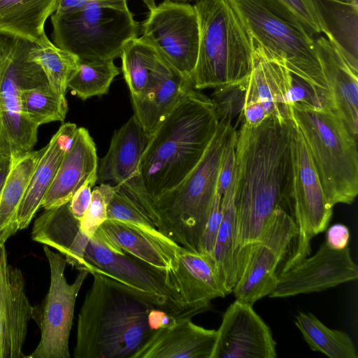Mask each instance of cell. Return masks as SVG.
I'll return each instance as SVG.
<instances>
[{"label":"cell","instance_id":"d590c367","mask_svg":"<svg viewBox=\"0 0 358 358\" xmlns=\"http://www.w3.org/2000/svg\"><path fill=\"white\" fill-rule=\"evenodd\" d=\"M120 69L113 60L80 59L78 68L68 83V88L82 100L108 93Z\"/></svg>","mask_w":358,"mask_h":358},{"label":"cell","instance_id":"bcb514c9","mask_svg":"<svg viewBox=\"0 0 358 358\" xmlns=\"http://www.w3.org/2000/svg\"><path fill=\"white\" fill-rule=\"evenodd\" d=\"M349 239L348 227L343 224H335L328 229L325 243L332 249L342 250L348 246Z\"/></svg>","mask_w":358,"mask_h":358},{"label":"cell","instance_id":"7dc6e473","mask_svg":"<svg viewBox=\"0 0 358 358\" xmlns=\"http://www.w3.org/2000/svg\"><path fill=\"white\" fill-rule=\"evenodd\" d=\"M100 0H59L55 13H64Z\"/></svg>","mask_w":358,"mask_h":358},{"label":"cell","instance_id":"5bb4252c","mask_svg":"<svg viewBox=\"0 0 358 358\" xmlns=\"http://www.w3.org/2000/svg\"><path fill=\"white\" fill-rule=\"evenodd\" d=\"M296 234L293 217L282 207L277 208L251 248L232 291L236 299L253 304L269 295L277 282V268L289 251Z\"/></svg>","mask_w":358,"mask_h":358},{"label":"cell","instance_id":"f6af8a7d","mask_svg":"<svg viewBox=\"0 0 358 358\" xmlns=\"http://www.w3.org/2000/svg\"><path fill=\"white\" fill-rule=\"evenodd\" d=\"M178 320L173 315L157 308H150L147 316L148 325L152 331L172 327Z\"/></svg>","mask_w":358,"mask_h":358},{"label":"cell","instance_id":"f5cc1de1","mask_svg":"<svg viewBox=\"0 0 358 358\" xmlns=\"http://www.w3.org/2000/svg\"><path fill=\"white\" fill-rule=\"evenodd\" d=\"M179 1H189V0H179Z\"/></svg>","mask_w":358,"mask_h":358},{"label":"cell","instance_id":"83f0119b","mask_svg":"<svg viewBox=\"0 0 358 358\" xmlns=\"http://www.w3.org/2000/svg\"><path fill=\"white\" fill-rule=\"evenodd\" d=\"M222 221L213 250V261L228 294L233 291L243 271L236 250L235 171L231 184L222 196Z\"/></svg>","mask_w":358,"mask_h":358},{"label":"cell","instance_id":"277c9868","mask_svg":"<svg viewBox=\"0 0 358 358\" xmlns=\"http://www.w3.org/2000/svg\"><path fill=\"white\" fill-rule=\"evenodd\" d=\"M199 43L195 90L242 82L253 66V38L232 0H196Z\"/></svg>","mask_w":358,"mask_h":358},{"label":"cell","instance_id":"8992f818","mask_svg":"<svg viewBox=\"0 0 358 358\" xmlns=\"http://www.w3.org/2000/svg\"><path fill=\"white\" fill-rule=\"evenodd\" d=\"M329 204H350L358 194L357 140L329 108L290 106Z\"/></svg>","mask_w":358,"mask_h":358},{"label":"cell","instance_id":"9c48e42d","mask_svg":"<svg viewBox=\"0 0 358 358\" xmlns=\"http://www.w3.org/2000/svg\"><path fill=\"white\" fill-rule=\"evenodd\" d=\"M34 42L0 33V152L16 159L32 151L38 126L21 108V94L48 84L30 57Z\"/></svg>","mask_w":358,"mask_h":358},{"label":"cell","instance_id":"603a6c76","mask_svg":"<svg viewBox=\"0 0 358 358\" xmlns=\"http://www.w3.org/2000/svg\"><path fill=\"white\" fill-rule=\"evenodd\" d=\"M32 312L33 306L26 295L21 270L8 264L0 284L3 358L27 357L22 352V348Z\"/></svg>","mask_w":358,"mask_h":358},{"label":"cell","instance_id":"1f68e13d","mask_svg":"<svg viewBox=\"0 0 358 358\" xmlns=\"http://www.w3.org/2000/svg\"><path fill=\"white\" fill-rule=\"evenodd\" d=\"M107 220L118 222L146 236L177 261L181 246L163 234L143 208L119 186L108 203Z\"/></svg>","mask_w":358,"mask_h":358},{"label":"cell","instance_id":"d4e9b609","mask_svg":"<svg viewBox=\"0 0 358 358\" xmlns=\"http://www.w3.org/2000/svg\"><path fill=\"white\" fill-rule=\"evenodd\" d=\"M74 123L63 124L45 145L18 206V229L27 228L48 191L64 153L71 147L77 131Z\"/></svg>","mask_w":358,"mask_h":358},{"label":"cell","instance_id":"d6986e66","mask_svg":"<svg viewBox=\"0 0 358 358\" xmlns=\"http://www.w3.org/2000/svg\"><path fill=\"white\" fill-rule=\"evenodd\" d=\"M171 275L192 317L207 310L212 300L227 294L213 260L199 252L181 247Z\"/></svg>","mask_w":358,"mask_h":358},{"label":"cell","instance_id":"484cf974","mask_svg":"<svg viewBox=\"0 0 358 358\" xmlns=\"http://www.w3.org/2000/svg\"><path fill=\"white\" fill-rule=\"evenodd\" d=\"M253 66L247 89L261 102L266 114L291 119L287 101L292 73L283 64L268 57L253 40Z\"/></svg>","mask_w":358,"mask_h":358},{"label":"cell","instance_id":"ba28073f","mask_svg":"<svg viewBox=\"0 0 358 358\" xmlns=\"http://www.w3.org/2000/svg\"><path fill=\"white\" fill-rule=\"evenodd\" d=\"M53 43L83 60H113L137 38L127 0H100L51 16Z\"/></svg>","mask_w":358,"mask_h":358},{"label":"cell","instance_id":"ac0fdd59","mask_svg":"<svg viewBox=\"0 0 358 358\" xmlns=\"http://www.w3.org/2000/svg\"><path fill=\"white\" fill-rule=\"evenodd\" d=\"M191 87L192 82L161 56L142 93L131 96L134 116L148 136L155 131Z\"/></svg>","mask_w":358,"mask_h":358},{"label":"cell","instance_id":"5b68a950","mask_svg":"<svg viewBox=\"0 0 358 358\" xmlns=\"http://www.w3.org/2000/svg\"><path fill=\"white\" fill-rule=\"evenodd\" d=\"M235 127L219 121L215 134L196 166L176 186L153 201L157 227L181 247L199 252L214 198L221 161Z\"/></svg>","mask_w":358,"mask_h":358},{"label":"cell","instance_id":"c3c4849f","mask_svg":"<svg viewBox=\"0 0 358 358\" xmlns=\"http://www.w3.org/2000/svg\"><path fill=\"white\" fill-rule=\"evenodd\" d=\"M13 159L10 157L0 155V197L6 182L8 174L10 171Z\"/></svg>","mask_w":358,"mask_h":358},{"label":"cell","instance_id":"8d00e7d4","mask_svg":"<svg viewBox=\"0 0 358 358\" xmlns=\"http://www.w3.org/2000/svg\"><path fill=\"white\" fill-rule=\"evenodd\" d=\"M20 101L23 113L38 127L63 122L68 111L65 95L55 92L48 83L24 90Z\"/></svg>","mask_w":358,"mask_h":358},{"label":"cell","instance_id":"30bf717a","mask_svg":"<svg viewBox=\"0 0 358 358\" xmlns=\"http://www.w3.org/2000/svg\"><path fill=\"white\" fill-rule=\"evenodd\" d=\"M84 268L104 275L130 296L161 308L178 319L192 318L171 272L157 270L108 243L98 231L90 239L84 255Z\"/></svg>","mask_w":358,"mask_h":358},{"label":"cell","instance_id":"e575fe53","mask_svg":"<svg viewBox=\"0 0 358 358\" xmlns=\"http://www.w3.org/2000/svg\"><path fill=\"white\" fill-rule=\"evenodd\" d=\"M161 55L141 37L130 41L122 55V71L131 96H138L143 91L151 72Z\"/></svg>","mask_w":358,"mask_h":358},{"label":"cell","instance_id":"44dd1931","mask_svg":"<svg viewBox=\"0 0 358 358\" xmlns=\"http://www.w3.org/2000/svg\"><path fill=\"white\" fill-rule=\"evenodd\" d=\"M97 166L94 140L87 129L79 127L71 147L63 156L41 207L48 209L69 202L86 181L96 178Z\"/></svg>","mask_w":358,"mask_h":358},{"label":"cell","instance_id":"681fc988","mask_svg":"<svg viewBox=\"0 0 358 358\" xmlns=\"http://www.w3.org/2000/svg\"><path fill=\"white\" fill-rule=\"evenodd\" d=\"M0 358H3V327L0 317Z\"/></svg>","mask_w":358,"mask_h":358},{"label":"cell","instance_id":"d6a6232c","mask_svg":"<svg viewBox=\"0 0 358 358\" xmlns=\"http://www.w3.org/2000/svg\"><path fill=\"white\" fill-rule=\"evenodd\" d=\"M295 324L309 348L331 358H357L355 344L345 332L328 328L310 313H299Z\"/></svg>","mask_w":358,"mask_h":358},{"label":"cell","instance_id":"4fadbf2b","mask_svg":"<svg viewBox=\"0 0 358 358\" xmlns=\"http://www.w3.org/2000/svg\"><path fill=\"white\" fill-rule=\"evenodd\" d=\"M149 10L142 24L141 39L153 47L183 78L192 82L199 43L194 6L164 0Z\"/></svg>","mask_w":358,"mask_h":358},{"label":"cell","instance_id":"7402d4cb","mask_svg":"<svg viewBox=\"0 0 358 358\" xmlns=\"http://www.w3.org/2000/svg\"><path fill=\"white\" fill-rule=\"evenodd\" d=\"M217 330L180 318L170 328L152 332L131 358H210Z\"/></svg>","mask_w":358,"mask_h":358},{"label":"cell","instance_id":"6da1fadb","mask_svg":"<svg viewBox=\"0 0 358 358\" xmlns=\"http://www.w3.org/2000/svg\"><path fill=\"white\" fill-rule=\"evenodd\" d=\"M292 124L269 115L256 127L243 122L237 131L236 250L243 268L275 209L289 204Z\"/></svg>","mask_w":358,"mask_h":358},{"label":"cell","instance_id":"e0dca14e","mask_svg":"<svg viewBox=\"0 0 358 358\" xmlns=\"http://www.w3.org/2000/svg\"><path fill=\"white\" fill-rule=\"evenodd\" d=\"M276 343L252 304L236 299L226 309L210 358H275Z\"/></svg>","mask_w":358,"mask_h":358},{"label":"cell","instance_id":"4dcf8cb0","mask_svg":"<svg viewBox=\"0 0 358 358\" xmlns=\"http://www.w3.org/2000/svg\"><path fill=\"white\" fill-rule=\"evenodd\" d=\"M113 248L164 272H172L176 260L159 244L138 231L106 220L96 231Z\"/></svg>","mask_w":358,"mask_h":358},{"label":"cell","instance_id":"52a82bcc","mask_svg":"<svg viewBox=\"0 0 358 358\" xmlns=\"http://www.w3.org/2000/svg\"><path fill=\"white\" fill-rule=\"evenodd\" d=\"M253 40L271 58L312 85L333 109L331 95L316 55L313 37L281 0H232Z\"/></svg>","mask_w":358,"mask_h":358},{"label":"cell","instance_id":"9a60e30c","mask_svg":"<svg viewBox=\"0 0 358 358\" xmlns=\"http://www.w3.org/2000/svg\"><path fill=\"white\" fill-rule=\"evenodd\" d=\"M148 140L149 136L133 115L113 133L108 152L98 162L96 182L119 186L157 226L153 202L145 189L140 165Z\"/></svg>","mask_w":358,"mask_h":358},{"label":"cell","instance_id":"7a4b0ae2","mask_svg":"<svg viewBox=\"0 0 358 358\" xmlns=\"http://www.w3.org/2000/svg\"><path fill=\"white\" fill-rule=\"evenodd\" d=\"M218 124L210 98L189 88L149 136L141 157V175L152 202L196 166Z\"/></svg>","mask_w":358,"mask_h":358},{"label":"cell","instance_id":"f1b7e54d","mask_svg":"<svg viewBox=\"0 0 358 358\" xmlns=\"http://www.w3.org/2000/svg\"><path fill=\"white\" fill-rule=\"evenodd\" d=\"M59 0H0V33L37 43Z\"/></svg>","mask_w":358,"mask_h":358},{"label":"cell","instance_id":"ffe728a7","mask_svg":"<svg viewBox=\"0 0 358 358\" xmlns=\"http://www.w3.org/2000/svg\"><path fill=\"white\" fill-rule=\"evenodd\" d=\"M314 48L329 89L333 112L357 140L358 74L355 73L332 43L324 36L313 38Z\"/></svg>","mask_w":358,"mask_h":358},{"label":"cell","instance_id":"7bdbcfd3","mask_svg":"<svg viewBox=\"0 0 358 358\" xmlns=\"http://www.w3.org/2000/svg\"><path fill=\"white\" fill-rule=\"evenodd\" d=\"M96 182V178L86 181L73 195L69 201V209L73 215L81 220L85 215L91 201L92 188Z\"/></svg>","mask_w":358,"mask_h":358},{"label":"cell","instance_id":"836d02e7","mask_svg":"<svg viewBox=\"0 0 358 358\" xmlns=\"http://www.w3.org/2000/svg\"><path fill=\"white\" fill-rule=\"evenodd\" d=\"M30 57L42 69L50 87L66 95L69 81L78 68L80 58L57 46L46 34L38 42H34Z\"/></svg>","mask_w":358,"mask_h":358},{"label":"cell","instance_id":"db71d44e","mask_svg":"<svg viewBox=\"0 0 358 358\" xmlns=\"http://www.w3.org/2000/svg\"><path fill=\"white\" fill-rule=\"evenodd\" d=\"M0 155H1V152H0Z\"/></svg>","mask_w":358,"mask_h":358},{"label":"cell","instance_id":"2e32d148","mask_svg":"<svg viewBox=\"0 0 358 358\" xmlns=\"http://www.w3.org/2000/svg\"><path fill=\"white\" fill-rule=\"evenodd\" d=\"M357 278L358 267L348 246L334 250L324 242L314 255L278 273L268 296L285 298L322 292Z\"/></svg>","mask_w":358,"mask_h":358},{"label":"cell","instance_id":"3957f363","mask_svg":"<svg viewBox=\"0 0 358 358\" xmlns=\"http://www.w3.org/2000/svg\"><path fill=\"white\" fill-rule=\"evenodd\" d=\"M93 281L78 316L74 358H131L152 334L150 305L91 272Z\"/></svg>","mask_w":358,"mask_h":358},{"label":"cell","instance_id":"7c38bea8","mask_svg":"<svg viewBox=\"0 0 358 358\" xmlns=\"http://www.w3.org/2000/svg\"><path fill=\"white\" fill-rule=\"evenodd\" d=\"M43 251L48 261L50 283L40 304L33 306L32 319L41 331V339L31 358H69V341L76 301L90 271L78 270L74 281L69 283L65 275L64 257L48 245Z\"/></svg>","mask_w":358,"mask_h":358},{"label":"cell","instance_id":"f35d334b","mask_svg":"<svg viewBox=\"0 0 358 358\" xmlns=\"http://www.w3.org/2000/svg\"><path fill=\"white\" fill-rule=\"evenodd\" d=\"M117 188L110 183H100L92 189L90 206L80 220V230L88 238L107 220L108 206Z\"/></svg>","mask_w":358,"mask_h":358},{"label":"cell","instance_id":"74e56055","mask_svg":"<svg viewBox=\"0 0 358 358\" xmlns=\"http://www.w3.org/2000/svg\"><path fill=\"white\" fill-rule=\"evenodd\" d=\"M248 79L236 83L216 87L211 94V101L219 121L231 122L242 117L245 106Z\"/></svg>","mask_w":358,"mask_h":358},{"label":"cell","instance_id":"ee69618b","mask_svg":"<svg viewBox=\"0 0 358 358\" xmlns=\"http://www.w3.org/2000/svg\"><path fill=\"white\" fill-rule=\"evenodd\" d=\"M242 117L243 122L250 127L260 124L267 117L264 107L256 96L246 92Z\"/></svg>","mask_w":358,"mask_h":358},{"label":"cell","instance_id":"f907efd6","mask_svg":"<svg viewBox=\"0 0 358 358\" xmlns=\"http://www.w3.org/2000/svg\"><path fill=\"white\" fill-rule=\"evenodd\" d=\"M144 3L146 5V6L148 7V8L149 10L152 9V8H154L156 4H155V0H142Z\"/></svg>","mask_w":358,"mask_h":358},{"label":"cell","instance_id":"8fae6325","mask_svg":"<svg viewBox=\"0 0 358 358\" xmlns=\"http://www.w3.org/2000/svg\"><path fill=\"white\" fill-rule=\"evenodd\" d=\"M291 155L289 205L292 206L296 234L292 244V250L280 273L309 255L311 239L326 230L333 212V207L326 199L303 136L293 120Z\"/></svg>","mask_w":358,"mask_h":358},{"label":"cell","instance_id":"ab89813d","mask_svg":"<svg viewBox=\"0 0 358 358\" xmlns=\"http://www.w3.org/2000/svg\"><path fill=\"white\" fill-rule=\"evenodd\" d=\"M222 196L217 191L208 220L201 236L199 250V252L208 256L213 260V250L222 221Z\"/></svg>","mask_w":358,"mask_h":358},{"label":"cell","instance_id":"60d3db41","mask_svg":"<svg viewBox=\"0 0 358 358\" xmlns=\"http://www.w3.org/2000/svg\"><path fill=\"white\" fill-rule=\"evenodd\" d=\"M300 19L311 36L323 33L313 0H281Z\"/></svg>","mask_w":358,"mask_h":358},{"label":"cell","instance_id":"816d5d0a","mask_svg":"<svg viewBox=\"0 0 358 358\" xmlns=\"http://www.w3.org/2000/svg\"><path fill=\"white\" fill-rule=\"evenodd\" d=\"M337 1L357 4V0H337Z\"/></svg>","mask_w":358,"mask_h":358},{"label":"cell","instance_id":"b9f144b4","mask_svg":"<svg viewBox=\"0 0 358 358\" xmlns=\"http://www.w3.org/2000/svg\"><path fill=\"white\" fill-rule=\"evenodd\" d=\"M237 130L231 132L225 145L217 181V192L222 196L231 182L235 171Z\"/></svg>","mask_w":358,"mask_h":358},{"label":"cell","instance_id":"f546056e","mask_svg":"<svg viewBox=\"0 0 358 358\" xmlns=\"http://www.w3.org/2000/svg\"><path fill=\"white\" fill-rule=\"evenodd\" d=\"M45 149V146L13 159L0 197V247L19 230L17 208Z\"/></svg>","mask_w":358,"mask_h":358},{"label":"cell","instance_id":"4316f807","mask_svg":"<svg viewBox=\"0 0 358 358\" xmlns=\"http://www.w3.org/2000/svg\"><path fill=\"white\" fill-rule=\"evenodd\" d=\"M323 34L358 74L357 4L337 0H313Z\"/></svg>","mask_w":358,"mask_h":358},{"label":"cell","instance_id":"cb8c5ba5","mask_svg":"<svg viewBox=\"0 0 358 358\" xmlns=\"http://www.w3.org/2000/svg\"><path fill=\"white\" fill-rule=\"evenodd\" d=\"M69 202L45 209L34 221L31 238L57 250L66 264L80 270L84 267V255L90 238L80 230V220L71 213Z\"/></svg>","mask_w":358,"mask_h":358}]
</instances>
